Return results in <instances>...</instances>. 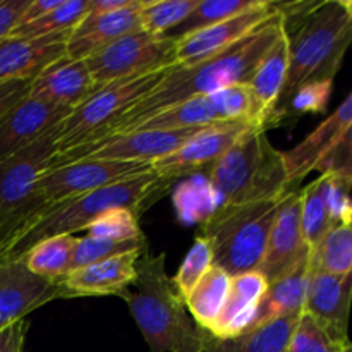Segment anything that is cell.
<instances>
[{
	"instance_id": "1",
	"label": "cell",
	"mask_w": 352,
	"mask_h": 352,
	"mask_svg": "<svg viewBox=\"0 0 352 352\" xmlns=\"http://www.w3.org/2000/svg\"><path fill=\"white\" fill-rule=\"evenodd\" d=\"M285 33V19L277 10L270 19L226 50L203 58L198 64L186 67L175 65L168 69L150 93H146L136 105L131 107L120 119H117L93 141L133 133L141 122L155 113L196 96H208L232 85H248L261 58Z\"/></svg>"
},
{
	"instance_id": "2",
	"label": "cell",
	"mask_w": 352,
	"mask_h": 352,
	"mask_svg": "<svg viewBox=\"0 0 352 352\" xmlns=\"http://www.w3.org/2000/svg\"><path fill=\"white\" fill-rule=\"evenodd\" d=\"M120 298L127 302L151 352H203L205 330L189 316L172 278L165 254L141 253L136 278Z\"/></svg>"
},
{
	"instance_id": "3",
	"label": "cell",
	"mask_w": 352,
	"mask_h": 352,
	"mask_svg": "<svg viewBox=\"0 0 352 352\" xmlns=\"http://www.w3.org/2000/svg\"><path fill=\"white\" fill-rule=\"evenodd\" d=\"M170 181L162 179L151 168L146 174L113 182L102 189L65 199L45 210L40 217L33 220L23 234L16 237L12 244L3 253L2 263L21 261L24 254L36 246L38 243L62 234H74L86 230L100 215L113 208H126L140 215L146 205L153 203L160 195H164Z\"/></svg>"
},
{
	"instance_id": "4",
	"label": "cell",
	"mask_w": 352,
	"mask_h": 352,
	"mask_svg": "<svg viewBox=\"0 0 352 352\" xmlns=\"http://www.w3.org/2000/svg\"><path fill=\"white\" fill-rule=\"evenodd\" d=\"M289 34V33H287ZM352 43V23L339 0L322 2L289 34V65L277 107V124L299 88L333 82Z\"/></svg>"
},
{
	"instance_id": "5",
	"label": "cell",
	"mask_w": 352,
	"mask_h": 352,
	"mask_svg": "<svg viewBox=\"0 0 352 352\" xmlns=\"http://www.w3.org/2000/svg\"><path fill=\"white\" fill-rule=\"evenodd\" d=\"M205 172L220 196V206L280 199L296 189L289 181L284 153L258 127L248 131Z\"/></svg>"
},
{
	"instance_id": "6",
	"label": "cell",
	"mask_w": 352,
	"mask_h": 352,
	"mask_svg": "<svg viewBox=\"0 0 352 352\" xmlns=\"http://www.w3.org/2000/svg\"><path fill=\"white\" fill-rule=\"evenodd\" d=\"M280 199L219 206L199 234L212 246L213 265L230 277L258 270Z\"/></svg>"
},
{
	"instance_id": "7",
	"label": "cell",
	"mask_w": 352,
	"mask_h": 352,
	"mask_svg": "<svg viewBox=\"0 0 352 352\" xmlns=\"http://www.w3.org/2000/svg\"><path fill=\"white\" fill-rule=\"evenodd\" d=\"M60 129L58 124L30 146L0 162V258L30 220L36 182L57 153Z\"/></svg>"
},
{
	"instance_id": "8",
	"label": "cell",
	"mask_w": 352,
	"mask_h": 352,
	"mask_svg": "<svg viewBox=\"0 0 352 352\" xmlns=\"http://www.w3.org/2000/svg\"><path fill=\"white\" fill-rule=\"evenodd\" d=\"M167 71L119 79L100 88L91 98L72 110L71 116L62 122L55 155L65 153L79 144L95 140L100 133L120 119L131 107L136 105L146 93H150Z\"/></svg>"
},
{
	"instance_id": "9",
	"label": "cell",
	"mask_w": 352,
	"mask_h": 352,
	"mask_svg": "<svg viewBox=\"0 0 352 352\" xmlns=\"http://www.w3.org/2000/svg\"><path fill=\"white\" fill-rule=\"evenodd\" d=\"M150 170L151 164H146V162L116 160H81L74 162V164L62 165V167L48 168L38 179L36 189H34L33 212H31L26 227L19 234H23L33 223V220L40 217L45 210L57 205V203L76 198V196L88 195V192L105 188V186L113 184V182L126 181V179L146 174ZM16 237H14V241H16Z\"/></svg>"
},
{
	"instance_id": "10",
	"label": "cell",
	"mask_w": 352,
	"mask_h": 352,
	"mask_svg": "<svg viewBox=\"0 0 352 352\" xmlns=\"http://www.w3.org/2000/svg\"><path fill=\"white\" fill-rule=\"evenodd\" d=\"M177 41L167 36H153L146 31L126 34L98 54L86 58L96 88L127 78L146 76L177 65Z\"/></svg>"
},
{
	"instance_id": "11",
	"label": "cell",
	"mask_w": 352,
	"mask_h": 352,
	"mask_svg": "<svg viewBox=\"0 0 352 352\" xmlns=\"http://www.w3.org/2000/svg\"><path fill=\"white\" fill-rule=\"evenodd\" d=\"M205 126L186 127V129H141L105 140L79 144L65 153L55 155L50 167L74 164L81 160H116V162H146L155 164L157 160L168 157L191 140Z\"/></svg>"
},
{
	"instance_id": "12",
	"label": "cell",
	"mask_w": 352,
	"mask_h": 352,
	"mask_svg": "<svg viewBox=\"0 0 352 352\" xmlns=\"http://www.w3.org/2000/svg\"><path fill=\"white\" fill-rule=\"evenodd\" d=\"M251 129H254V126L246 120H219L208 124L174 153L151 164V168L170 182L206 170Z\"/></svg>"
},
{
	"instance_id": "13",
	"label": "cell",
	"mask_w": 352,
	"mask_h": 352,
	"mask_svg": "<svg viewBox=\"0 0 352 352\" xmlns=\"http://www.w3.org/2000/svg\"><path fill=\"white\" fill-rule=\"evenodd\" d=\"M309 256L311 250L306 244L301 227V191L294 189L278 203L267 251L258 272L270 284L308 263Z\"/></svg>"
},
{
	"instance_id": "14",
	"label": "cell",
	"mask_w": 352,
	"mask_h": 352,
	"mask_svg": "<svg viewBox=\"0 0 352 352\" xmlns=\"http://www.w3.org/2000/svg\"><path fill=\"white\" fill-rule=\"evenodd\" d=\"M351 306L352 274L333 275L309 265L305 313L340 344H349Z\"/></svg>"
},
{
	"instance_id": "15",
	"label": "cell",
	"mask_w": 352,
	"mask_h": 352,
	"mask_svg": "<svg viewBox=\"0 0 352 352\" xmlns=\"http://www.w3.org/2000/svg\"><path fill=\"white\" fill-rule=\"evenodd\" d=\"M62 298L67 299L60 282H48L31 274L23 261L0 265V330Z\"/></svg>"
},
{
	"instance_id": "16",
	"label": "cell",
	"mask_w": 352,
	"mask_h": 352,
	"mask_svg": "<svg viewBox=\"0 0 352 352\" xmlns=\"http://www.w3.org/2000/svg\"><path fill=\"white\" fill-rule=\"evenodd\" d=\"M275 12H277V9L274 7V3L260 2L253 9L237 14V16L223 21V23L189 34L181 40H175L177 41V47H175L177 65L186 67V65L198 64L203 58H208L219 52L226 50L230 45H234L241 38L256 30L265 21L270 19Z\"/></svg>"
},
{
	"instance_id": "17",
	"label": "cell",
	"mask_w": 352,
	"mask_h": 352,
	"mask_svg": "<svg viewBox=\"0 0 352 352\" xmlns=\"http://www.w3.org/2000/svg\"><path fill=\"white\" fill-rule=\"evenodd\" d=\"M72 109L26 96L0 119V162L30 146L71 116Z\"/></svg>"
},
{
	"instance_id": "18",
	"label": "cell",
	"mask_w": 352,
	"mask_h": 352,
	"mask_svg": "<svg viewBox=\"0 0 352 352\" xmlns=\"http://www.w3.org/2000/svg\"><path fill=\"white\" fill-rule=\"evenodd\" d=\"M144 0H136L127 9L110 14H88L71 31L65 57L71 60H86L110 43L126 34L141 31V7Z\"/></svg>"
},
{
	"instance_id": "19",
	"label": "cell",
	"mask_w": 352,
	"mask_h": 352,
	"mask_svg": "<svg viewBox=\"0 0 352 352\" xmlns=\"http://www.w3.org/2000/svg\"><path fill=\"white\" fill-rule=\"evenodd\" d=\"M96 91L98 88L93 82L86 60L62 57L31 81L28 96L74 110Z\"/></svg>"
},
{
	"instance_id": "20",
	"label": "cell",
	"mask_w": 352,
	"mask_h": 352,
	"mask_svg": "<svg viewBox=\"0 0 352 352\" xmlns=\"http://www.w3.org/2000/svg\"><path fill=\"white\" fill-rule=\"evenodd\" d=\"M71 33L41 38H7L0 41V82L33 81L41 71L65 57Z\"/></svg>"
},
{
	"instance_id": "21",
	"label": "cell",
	"mask_w": 352,
	"mask_h": 352,
	"mask_svg": "<svg viewBox=\"0 0 352 352\" xmlns=\"http://www.w3.org/2000/svg\"><path fill=\"white\" fill-rule=\"evenodd\" d=\"M143 251L119 254L67 274L60 280L67 299L86 296H122L136 278V265Z\"/></svg>"
},
{
	"instance_id": "22",
	"label": "cell",
	"mask_w": 352,
	"mask_h": 352,
	"mask_svg": "<svg viewBox=\"0 0 352 352\" xmlns=\"http://www.w3.org/2000/svg\"><path fill=\"white\" fill-rule=\"evenodd\" d=\"M289 65V34L285 33L261 58L251 76L250 86L254 100V119L260 129L277 124V107Z\"/></svg>"
},
{
	"instance_id": "23",
	"label": "cell",
	"mask_w": 352,
	"mask_h": 352,
	"mask_svg": "<svg viewBox=\"0 0 352 352\" xmlns=\"http://www.w3.org/2000/svg\"><path fill=\"white\" fill-rule=\"evenodd\" d=\"M268 280L258 270L230 277V289L223 309L208 333L219 339L241 336L251 329L254 309L268 289Z\"/></svg>"
},
{
	"instance_id": "24",
	"label": "cell",
	"mask_w": 352,
	"mask_h": 352,
	"mask_svg": "<svg viewBox=\"0 0 352 352\" xmlns=\"http://www.w3.org/2000/svg\"><path fill=\"white\" fill-rule=\"evenodd\" d=\"M352 124V93L344 100L342 105L323 120L311 134L305 138L298 146L285 151L284 160L287 165L291 186H298L309 172L315 170L320 158L332 148V144L342 136L344 131Z\"/></svg>"
},
{
	"instance_id": "25",
	"label": "cell",
	"mask_w": 352,
	"mask_h": 352,
	"mask_svg": "<svg viewBox=\"0 0 352 352\" xmlns=\"http://www.w3.org/2000/svg\"><path fill=\"white\" fill-rule=\"evenodd\" d=\"M308 270L309 261L296 268L294 272H291L285 277L270 282L267 292H265V296L258 302L256 309H254L250 330L278 318H287V316L299 318L305 313Z\"/></svg>"
},
{
	"instance_id": "26",
	"label": "cell",
	"mask_w": 352,
	"mask_h": 352,
	"mask_svg": "<svg viewBox=\"0 0 352 352\" xmlns=\"http://www.w3.org/2000/svg\"><path fill=\"white\" fill-rule=\"evenodd\" d=\"M296 322L294 316L278 318L229 339H219L205 330L203 352H285Z\"/></svg>"
},
{
	"instance_id": "27",
	"label": "cell",
	"mask_w": 352,
	"mask_h": 352,
	"mask_svg": "<svg viewBox=\"0 0 352 352\" xmlns=\"http://www.w3.org/2000/svg\"><path fill=\"white\" fill-rule=\"evenodd\" d=\"M230 289V275L222 268L213 265L201 280L198 282L189 298L186 299V308L191 313V318L196 325L203 330H210V327L219 318L220 311L227 301Z\"/></svg>"
},
{
	"instance_id": "28",
	"label": "cell",
	"mask_w": 352,
	"mask_h": 352,
	"mask_svg": "<svg viewBox=\"0 0 352 352\" xmlns=\"http://www.w3.org/2000/svg\"><path fill=\"white\" fill-rule=\"evenodd\" d=\"M78 239L79 237L74 234H62L45 239L31 248L21 261L31 274L48 282H60L69 274Z\"/></svg>"
},
{
	"instance_id": "29",
	"label": "cell",
	"mask_w": 352,
	"mask_h": 352,
	"mask_svg": "<svg viewBox=\"0 0 352 352\" xmlns=\"http://www.w3.org/2000/svg\"><path fill=\"white\" fill-rule=\"evenodd\" d=\"M301 227L309 250H315L333 229L327 203V175H320L301 189Z\"/></svg>"
},
{
	"instance_id": "30",
	"label": "cell",
	"mask_w": 352,
	"mask_h": 352,
	"mask_svg": "<svg viewBox=\"0 0 352 352\" xmlns=\"http://www.w3.org/2000/svg\"><path fill=\"white\" fill-rule=\"evenodd\" d=\"M91 0H64L57 9L31 23L17 24L9 38H41L71 33L89 12Z\"/></svg>"
},
{
	"instance_id": "31",
	"label": "cell",
	"mask_w": 352,
	"mask_h": 352,
	"mask_svg": "<svg viewBox=\"0 0 352 352\" xmlns=\"http://www.w3.org/2000/svg\"><path fill=\"white\" fill-rule=\"evenodd\" d=\"M260 2L261 0H199L198 7L179 26L168 31L165 36L181 40V38L189 36V34L223 23V21L237 16V14L246 12V10L253 9Z\"/></svg>"
},
{
	"instance_id": "32",
	"label": "cell",
	"mask_w": 352,
	"mask_h": 352,
	"mask_svg": "<svg viewBox=\"0 0 352 352\" xmlns=\"http://www.w3.org/2000/svg\"><path fill=\"white\" fill-rule=\"evenodd\" d=\"M219 122L215 112L212 109L208 96H196V98L182 102L179 105L165 109L155 113L150 119L141 122L134 131L141 129H186V127L208 126V124Z\"/></svg>"
},
{
	"instance_id": "33",
	"label": "cell",
	"mask_w": 352,
	"mask_h": 352,
	"mask_svg": "<svg viewBox=\"0 0 352 352\" xmlns=\"http://www.w3.org/2000/svg\"><path fill=\"white\" fill-rule=\"evenodd\" d=\"M309 265L333 275L352 274V226L333 227L311 251Z\"/></svg>"
},
{
	"instance_id": "34",
	"label": "cell",
	"mask_w": 352,
	"mask_h": 352,
	"mask_svg": "<svg viewBox=\"0 0 352 352\" xmlns=\"http://www.w3.org/2000/svg\"><path fill=\"white\" fill-rule=\"evenodd\" d=\"M199 0H144L141 7V28L153 36H165L198 7Z\"/></svg>"
},
{
	"instance_id": "35",
	"label": "cell",
	"mask_w": 352,
	"mask_h": 352,
	"mask_svg": "<svg viewBox=\"0 0 352 352\" xmlns=\"http://www.w3.org/2000/svg\"><path fill=\"white\" fill-rule=\"evenodd\" d=\"M148 248L146 237L133 241H109V239H96V237H79L76 243L74 253H72L71 268L69 274L78 268L86 267V265L96 263V261L109 260V258L119 256V254L131 253V251H143Z\"/></svg>"
},
{
	"instance_id": "36",
	"label": "cell",
	"mask_w": 352,
	"mask_h": 352,
	"mask_svg": "<svg viewBox=\"0 0 352 352\" xmlns=\"http://www.w3.org/2000/svg\"><path fill=\"white\" fill-rule=\"evenodd\" d=\"M217 120H246L254 127V100L248 85H232L208 95ZM260 129V127H258Z\"/></svg>"
},
{
	"instance_id": "37",
	"label": "cell",
	"mask_w": 352,
	"mask_h": 352,
	"mask_svg": "<svg viewBox=\"0 0 352 352\" xmlns=\"http://www.w3.org/2000/svg\"><path fill=\"white\" fill-rule=\"evenodd\" d=\"M340 344L308 313H302L289 337L285 352H342Z\"/></svg>"
},
{
	"instance_id": "38",
	"label": "cell",
	"mask_w": 352,
	"mask_h": 352,
	"mask_svg": "<svg viewBox=\"0 0 352 352\" xmlns=\"http://www.w3.org/2000/svg\"><path fill=\"white\" fill-rule=\"evenodd\" d=\"M212 267H213L212 246H210V243L205 239V237L198 236L195 239V243H192L191 250H189L188 254H186L179 272L175 274V277L172 278V282H174L175 289H177L182 301L186 302V299L189 298L192 289L198 285V282L201 280L203 275H205Z\"/></svg>"
},
{
	"instance_id": "39",
	"label": "cell",
	"mask_w": 352,
	"mask_h": 352,
	"mask_svg": "<svg viewBox=\"0 0 352 352\" xmlns=\"http://www.w3.org/2000/svg\"><path fill=\"white\" fill-rule=\"evenodd\" d=\"M140 215L126 208H113L107 213L100 215L91 226L86 227V234L96 239H109V241H133L144 237L141 232L140 223H138Z\"/></svg>"
},
{
	"instance_id": "40",
	"label": "cell",
	"mask_w": 352,
	"mask_h": 352,
	"mask_svg": "<svg viewBox=\"0 0 352 352\" xmlns=\"http://www.w3.org/2000/svg\"><path fill=\"white\" fill-rule=\"evenodd\" d=\"M315 170H318L320 175H332L352 188V124L320 158Z\"/></svg>"
},
{
	"instance_id": "41",
	"label": "cell",
	"mask_w": 352,
	"mask_h": 352,
	"mask_svg": "<svg viewBox=\"0 0 352 352\" xmlns=\"http://www.w3.org/2000/svg\"><path fill=\"white\" fill-rule=\"evenodd\" d=\"M332 86L333 82H311V85L299 88L282 112L280 120L287 119V117H301L305 113L325 112Z\"/></svg>"
},
{
	"instance_id": "42",
	"label": "cell",
	"mask_w": 352,
	"mask_h": 352,
	"mask_svg": "<svg viewBox=\"0 0 352 352\" xmlns=\"http://www.w3.org/2000/svg\"><path fill=\"white\" fill-rule=\"evenodd\" d=\"M351 189L352 188L340 182L339 179L327 175V203H329L333 227L352 226Z\"/></svg>"
},
{
	"instance_id": "43",
	"label": "cell",
	"mask_w": 352,
	"mask_h": 352,
	"mask_svg": "<svg viewBox=\"0 0 352 352\" xmlns=\"http://www.w3.org/2000/svg\"><path fill=\"white\" fill-rule=\"evenodd\" d=\"M30 3L31 0H0V41L10 36Z\"/></svg>"
},
{
	"instance_id": "44",
	"label": "cell",
	"mask_w": 352,
	"mask_h": 352,
	"mask_svg": "<svg viewBox=\"0 0 352 352\" xmlns=\"http://www.w3.org/2000/svg\"><path fill=\"white\" fill-rule=\"evenodd\" d=\"M31 81L28 79H14V81L0 82V119L17 105L30 93Z\"/></svg>"
},
{
	"instance_id": "45",
	"label": "cell",
	"mask_w": 352,
	"mask_h": 352,
	"mask_svg": "<svg viewBox=\"0 0 352 352\" xmlns=\"http://www.w3.org/2000/svg\"><path fill=\"white\" fill-rule=\"evenodd\" d=\"M26 327V320H19L0 330V352H24Z\"/></svg>"
},
{
	"instance_id": "46",
	"label": "cell",
	"mask_w": 352,
	"mask_h": 352,
	"mask_svg": "<svg viewBox=\"0 0 352 352\" xmlns=\"http://www.w3.org/2000/svg\"><path fill=\"white\" fill-rule=\"evenodd\" d=\"M64 0H31V3L28 6L26 12L21 17L19 24L31 23V21L38 19V17L45 16V14L52 12L54 9H57Z\"/></svg>"
},
{
	"instance_id": "47",
	"label": "cell",
	"mask_w": 352,
	"mask_h": 352,
	"mask_svg": "<svg viewBox=\"0 0 352 352\" xmlns=\"http://www.w3.org/2000/svg\"><path fill=\"white\" fill-rule=\"evenodd\" d=\"M136 0H91L88 14H110L131 7Z\"/></svg>"
},
{
	"instance_id": "48",
	"label": "cell",
	"mask_w": 352,
	"mask_h": 352,
	"mask_svg": "<svg viewBox=\"0 0 352 352\" xmlns=\"http://www.w3.org/2000/svg\"><path fill=\"white\" fill-rule=\"evenodd\" d=\"M340 3H342L344 10H346L347 17H349V21L352 23V0H339Z\"/></svg>"
},
{
	"instance_id": "49",
	"label": "cell",
	"mask_w": 352,
	"mask_h": 352,
	"mask_svg": "<svg viewBox=\"0 0 352 352\" xmlns=\"http://www.w3.org/2000/svg\"><path fill=\"white\" fill-rule=\"evenodd\" d=\"M342 352H352V344H351V342L347 344V346L342 349Z\"/></svg>"
}]
</instances>
